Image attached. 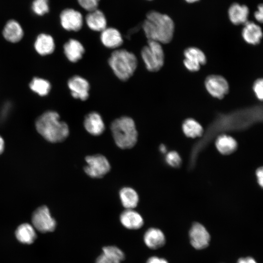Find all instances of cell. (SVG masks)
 <instances>
[{
	"instance_id": "cell-1",
	"label": "cell",
	"mask_w": 263,
	"mask_h": 263,
	"mask_svg": "<svg viewBox=\"0 0 263 263\" xmlns=\"http://www.w3.org/2000/svg\"><path fill=\"white\" fill-rule=\"evenodd\" d=\"M262 105H254L227 113H220L207 128L204 139L194 146L190 162L195 163L198 153L214 136L221 132L243 130L262 121Z\"/></svg>"
},
{
	"instance_id": "cell-2",
	"label": "cell",
	"mask_w": 263,
	"mask_h": 263,
	"mask_svg": "<svg viewBox=\"0 0 263 263\" xmlns=\"http://www.w3.org/2000/svg\"><path fill=\"white\" fill-rule=\"evenodd\" d=\"M174 23L168 15L155 11H150L146 15L142 27L148 40L162 44L169 43L174 32Z\"/></svg>"
},
{
	"instance_id": "cell-3",
	"label": "cell",
	"mask_w": 263,
	"mask_h": 263,
	"mask_svg": "<svg viewBox=\"0 0 263 263\" xmlns=\"http://www.w3.org/2000/svg\"><path fill=\"white\" fill-rule=\"evenodd\" d=\"M35 126L38 132L52 143L62 142L69 134L68 126L60 120L58 113L55 111L44 113L37 118Z\"/></svg>"
},
{
	"instance_id": "cell-4",
	"label": "cell",
	"mask_w": 263,
	"mask_h": 263,
	"mask_svg": "<svg viewBox=\"0 0 263 263\" xmlns=\"http://www.w3.org/2000/svg\"><path fill=\"white\" fill-rule=\"evenodd\" d=\"M111 130L116 145L122 149H130L137 142L138 132L133 120L129 116H122L114 120Z\"/></svg>"
},
{
	"instance_id": "cell-5",
	"label": "cell",
	"mask_w": 263,
	"mask_h": 263,
	"mask_svg": "<svg viewBox=\"0 0 263 263\" xmlns=\"http://www.w3.org/2000/svg\"><path fill=\"white\" fill-rule=\"evenodd\" d=\"M108 63L115 75L121 81H127L134 74L138 61L136 56L126 49H116L112 53Z\"/></svg>"
},
{
	"instance_id": "cell-6",
	"label": "cell",
	"mask_w": 263,
	"mask_h": 263,
	"mask_svg": "<svg viewBox=\"0 0 263 263\" xmlns=\"http://www.w3.org/2000/svg\"><path fill=\"white\" fill-rule=\"evenodd\" d=\"M141 56L146 69L150 72L160 70L164 64L165 55L161 44L153 40H148L141 51Z\"/></svg>"
},
{
	"instance_id": "cell-7",
	"label": "cell",
	"mask_w": 263,
	"mask_h": 263,
	"mask_svg": "<svg viewBox=\"0 0 263 263\" xmlns=\"http://www.w3.org/2000/svg\"><path fill=\"white\" fill-rule=\"evenodd\" d=\"M85 160L87 164L84 167V171L92 178L102 177L110 170L111 166L108 160L101 154L88 156Z\"/></svg>"
},
{
	"instance_id": "cell-8",
	"label": "cell",
	"mask_w": 263,
	"mask_h": 263,
	"mask_svg": "<svg viewBox=\"0 0 263 263\" xmlns=\"http://www.w3.org/2000/svg\"><path fill=\"white\" fill-rule=\"evenodd\" d=\"M32 222L34 228L43 233L53 231L56 225L49 209L45 206L38 208L33 212Z\"/></svg>"
},
{
	"instance_id": "cell-9",
	"label": "cell",
	"mask_w": 263,
	"mask_h": 263,
	"mask_svg": "<svg viewBox=\"0 0 263 263\" xmlns=\"http://www.w3.org/2000/svg\"><path fill=\"white\" fill-rule=\"evenodd\" d=\"M205 86L210 95L219 99H223L229 92V84L222 75H211L205 80Z\"/></svg>"
},
{
	"instance_id": "cell-10",
	"label": "cell",
	"mask_w": 263,
	"mask_h": 263,
	"mask_svg": "<svg viewBox=\"0 0 263 263\" xmlns=\"http://www.w3.org/2000/svg\"><path fill=\"white\" fill-rule=\"evenodd\" d=\"M62 27L67 31L76 32L80 30L83 24L81 13L72 8L63 10L60 15Z\"/></svg>"
},
{
	"instance_id": "cell-11",
	"label": "cell",
	"mask_w": 263,
	"mask_h": 263,
	"mask_svg": "<svg viewBox=\"0 0 263 263\" xmlns=\"http://www.w3.org/2000/svg\"><path fill=\"white\" fill-rule=\"evenodd\" d=\"M189 235L191 244L194 248L203 249L209 245L210 241V234L201 224L194 223L190 228Z\"/></svg>"
},
{
	"instance_id": "cell-12",
	"label": "cell",
	"mask_w": 263,
	"mask_h": 263,
	"mask_svg": "<svg viewBox=\"0 0 263 263\" xmlns=\"http://www.w3.org/2000/svg\"><path fill=\"white\" fill-rule=\"evenodd\" d=\"M67 84L71 94L74 98L82 101L88 99L90 86L86 79L79 75H75L68 80Z\"/></svg>"
},
{
	"instance_id": "cell-13",
	"label": "cell",
	"mask_w": 263,
	"mask_h": 263,
	"mask_svg": "<svg viewBox=\"0 0 263 263\" xmlns=\"http://www.w3.org/2000/svg\"><path fill=\"white\" fill-rule=\"evenodd\" d=\"M100 38L102 44L109 49H117L123 42L120 32L113 27H106L102 31Z\"/></svg>"
},
{
	"instance_id": "cell-14",
	"label": "cell",
	"mask_w": 263,
	"mask_h": 263,
	"mask_svg": "<svg viewBox=\"0 0 263 263\" xmlns=\"http://www.w3.org/2000/svg\"><path fill=\"white\" fill-rule=\"evenodd\" d=\"M242 31L244 41L248 44L257 45L260 44L263 37L262 28L253 21H247Z\"/></svg>"
},
{
	"instance_id": "cell-15",
	"label": "cell",
	"mask_w": 263,
	"mask_h": 263,
	"mask_svg": "<svg viewBox=\"0 0 263 263\" xmlns=\"http://www.w3.org/2000/svg\"><path fill=\"white\" fill-rule=\"evenodd\" d=\"M85 130L91 134L98 136L103 133L105 130V124L101 115L97 112L88 113L84 120Z\"/></svg>"
},
{
	"instance_id": "cell-16",
	"label": "cell",
	"mask_w": 263,
	"mask_h": 263,
	"mask_svg": "<svg viewBox=\"0 0 263 263\" xmlns=\"http://www.w3.org/2000/svg\"><path fill=\"white\" fill-rule=\"evenodd\" d=\"M119 219L124 227L131 230L138 229L144 225L142 216L133 209H126L123 211Z\"/></svg>"
},
{
	"instance_id": "cell-17",
	"label": "cell",
	"mask_w": 263,
	"mask_h": 263,
	"mask_svg": "<svg viewBox=\"0 0 263 263\" xmlns=\"http://www.w3.org/2000/svg\"><path fill=\"white\" fill-rule=\"evenodd\" d=\"M143 241L148 247L151 249H156L164 245L166 237L160 229L151 227L145 232Z\"/></svg>"
},
{
	"instance_id": "cell-18",
	"label": "cell",
	"mask_w": 263,
	"mask_h": 263,
	"mask_svg": "<svg viewBox=\"0 0 263 263\" xmlns=\"http://www.w3.org/2000/svg\"><path fill=\"white\" fill-rule=\"evenodd\" d=\"M249 14L247 6L238 3L231 4L228 10L229 19L235 25L245 23L248 21Z\"/></svg>"
},
{
	"instance_id": "cell-19",
	"label": "cell",
	"mask_w": 263,
	"mask_h": 263,
	"mask_svg": "<svg viewBox=\"0 0 263 263\" xmlns=\"http://www.w3.org/2000/svg\"><path fill=\"white\" fill-rule=\"evenodd\" d=\"M64 54L72 62H76L81 59L85 53V48L82 43L75 39H70L63 46Z\"/></svg>"
},
{
	"instance_id": "cell-20",
	"label": "cell",
	"mask_w": 263,
	"mask_h": 263,
	"mask_svg": "<svg viewBox=\"0 0 263 263\" xmlns=\"http://www.w3.org/2000/svg\"><path fill=\"white\" fill-rule=\"evenodd\" d=\"M85 22L90 29L97 32H101L107 25L104 14L98 9L89 12L85 17Z\"/></svg>"
},
{
	"instance_id": "cell-21",
	"label": "cell",
	"mask_w": 263,
	"mask_h": 263,
	"mask_svg": "<svg viewBox=\"0 0 263 263\" xmlns=\"http://www.w3.org/2000/svg\"><path fill=\"white\" fill-rule=\"evenodd\" d=\"M2 35L6 40L16 43L22 38L23 31L18 21L11 19L6 23L2 31Z\"/></svg>"
},
{
	"instance_id": "cell-22",
	"label": "cell",
	"mask_w": 263,
	"mask_h": 263,
	"mask_svg": "<svg viewBox=\"0 0 263 263\" xmlns=\"http://www.w3.org/2000/svg\"><path fill=\"white\" fill-rule=\"evenodd\" d=\"M34 47L39 55L45 56L54 52L55 44L52 36L46 34H41L37 38Z\"/></svg>"
},
{
	"instance_id": "cell-23",
	"label": "cell",
	"mask_w": 263,
	"mask_h": 263,
	"mask_svg": "<svg viewBox=\"0 0 263 263\" xmlns=\"http://www.w3.org/2000/svg\"><path fill=\"white\" fill-rule=\"evenodd\" d=\"M215 146L221 154L228 155L236 150L238 145L236 140L231 136L221 134L217 137Z\"/></svg>"
},
{
	"instance_id": "cell-24",
	"label": "cell",
	"mask_w": 263,
	"mask_h": 263,
	"mask_svg": "<svg viewBox=\"0 0 263 263\" xmlns=\"http://www.w3.org/2000/svg\"><path fill=\"white\" fill-rule=\"evenodd\" d=\"M15 235L18 240L24 244H32L37 238L34 226L28 223L19 225L16 230Z\"/></svg>"
},
{
	"instance_id": "cell-25",
	"label": "cell",
	"mask_w": 263,
	"mask_h": 263,
	"mask_svg": "<svg viewBox=\"0 0 263 263\" xmlns=\"http://www.w3.org/2000/svg\"><path fill=\"white\" fill-rule=\"evenodd\" d=\"M119 198L122 206L126 209H133L139 202L136 191L130 187H125L119 191Z\"/></svg>"
},
{
	"instance_id": "cell-26",
	"label": "cell",
	"mask_w": 263,
	"mask_h": 263,
	"mask_svg": "<svg viewBox=\"0 0 263 263\" xmlns=\"http://www.w3.org/2000/svg\"><path fill=\"white\" fill-rule=\"evenodd\" d=\"M182 128L185 135L188 137H200L204 132L202 125L193 118L185 119L182 123Z\"/></svg>"
},
{
	"instance_id": "cell-27",
	"label": "cell",
	"mask_w": 263,
	"mask_h": 263,
	"mask_svg": "<svg viewBox=\"0 0 263 263\" xmlns=\"http://www.w3.org/2000/svg\"><path fill=\"white\" fill-rule=\"evenodd\" d=\"M185 58L201 65L206 64L207 59L205 53L199 48L191 46L186 48L184 51Z\"/></svg>"
},
{
	"instance_id": "cell-28",
	"label": "cell",
	"mask_w": 263,
	"mask_h": 263,
	"mask_svg": "<svg viewBox=\"0 0 263 263\" xmlns=\"http://www.w3.org/2000/svg\"><path fill=\"white\" fill-rule=\"evenodd\" d=\"M29 87L32 91L40 96L47 95L51 88L48 80L39 77H34L30 83Z\"/></svg>"
},
{
	"instance_id": "cell-29",
	"label": "cell",
	"mask_w": 263,
	"mask_h": 263,
	"mask_svg": "<svg viewBox=\"0 0 263 263\" xmlns=\"http://www.w3.org/2000/svg\"><path fill=\"white\" fill-rule=\"evenodd\" d=\"M102 253L120 262L124 260L125 257L123 251L119 247L114 245H108L103 247Z\"/></svg>"
},
{
	"instance_id": "cell-30",
	"label": "cell",
	"mask_w": 263,
	"mask_h": 263,
	"mask_svg": "<svg viewBox=\"0 0 263 263\" xmlns=\"http://www.w3.org/2000/svg\"><path fill=\"white\" fill-rule=\"evenodd\" d=\"M32 9L38 15H44L49 11L48 0H34L32 3Z\"/></svg>"
},
{
	"instance_id": "cell-31",
	"label": "cell",
	"mask_w": 263,
	"mask_h": 263,
	"mask_svg": "<svg viewBox=\"0 0 263 263\" xmlns=\"http://www.w3.org/2000/svg\"><path fill=\"white\" fill-rule=\"evenodd\" d=\"M165 160L169 166L174 168L180 167L182 163L181 158L176 151L168 152L166 155Z\"/></svg>"
},
{
	"instance_id": "cell-32",
	"label": "cell",
	"mask_w": 263,
	"mask_h": 263,
	"mask_svg": "<svg viewBox=\"0 0 263 263\" xmlns=\"http://www.w3.org/2000/svg\"><path fill=\"white\" fill-rule=\"evenodd\" d=\"M79 5L85 10L91 12L97 9L100 0H77Z\"/></svg>"
},
{
	"instance_id": "cell-33",
	"label": "cell",
	"mask_w": 263,
	"mask_h": 263,
	"mask_svg": "<svg viewBox=\"0 0 263 263\" xmlns=\"http://www.w3.org/2000/svg\"><path fill=\"white\" fill-rule=\"evenodd\" d=\"M252 89L256 98L260 101L263 99V80L262 78L256 79L253 83Z\"/></svg>"
},
{
	"instance_id": "cell-34",
	"label": "cell",
	"mask_w": 263,
	"mask_h": 263,
	"mask_svg": "<svg viewBox=\"0 0 263 263\" xmlns=\"http://www.w3.org/2000/svg\"><path fill=\"white\" fill-rule=\"evenodd\" d=\"M183 64L185 68L191 72L198 71L201 68V65L195 62L188 60L186 58L183 60Z\"/></svg>"
},
{
	"instance_id": "cell-35",
	"label": "cell",
	"mask_w": 263,
	"mask_h": 263,
	"mask_svg": "<svg viewBox=\"0 0 263 263\" xmlns=\"http://www.w3.org/2000/svg\"><path fill=\"white\" fill-rule=\"evenodd\" d=\"M95 263H121V262L102 253L96 258Z\"/></svg>"
},
{
	"instance_id": "cell-36",
	"label": "cell",
	"mask_w": 263,
	"mask_h": 263,
	"mask_svg": "<svg viewBox=\"0 0 263 263\" xmlns=\"http://www.w3.org/2000/svg\"><path fill=\"white\" fill-rule=\"evenodd\" d=\"M254 16L257 21L260 23L263 22V6L262 4H260L258 5L257 10L254 13Z\"/></svg>"
},
{
	"instance_id": "cell-37",
	"label": "cell",
	"mask_w": 263,
	"mask_h": 263,
	"mask_svg": "<svg viewBox=\"0 0 263 263\" xmlns=\"http://www.w3.org/2000/svg\"><path fill=\"white\" fill-rule=\"evenodd\" d=\"M146 263H169L165 259L157 256L150 257L147 261Z\"/></svg>"
},
{
	"instance_id": "cell-38",
	"label": "cell",
	"mask_w": 263,
	"mask_h": 263,
	"mask_svg": "<svg viewBox=\"0 0 263 263\" xmlns=\"http://www.w3.org/2000/svg\"><path fill=\"white\" fill-rule=\"evenodd\" d=\"M256 175L259 185L263 187V169L262 167L258 168L256 171Z\"/></svg>"
},
{
	"instance_id": "cell-39",
	"label": "cell",
	"mask_w": 263,
	"mask_h": 263,
	"mask_svg": "<svg viewBox=\"0 0 263 263\" xmlns=\"http://www.w3.org/2000/svg\"><path fill=\"white\" fill-rule=\"evenodd\" d=\"M237 263H257L256 261L252 257H247L241 258L238 259Z\"/></svg>"
},
{
	"instance_id": "cell-40",
	"label": "cell",
	"mask_w": 263,
	"mask_h": 263,
	"mask_svg": "<svg viewBox=\"0 0 263 263\" xmlns=\"http://www.w3.org/2000/svg\"><path fill=\"white\" fill-rule=\"evenodd\" d=\"M4 149V141L1 136H0V154L2 153Z\"/></svg>"
},
{
	"instance_id": "cell-41",
	"label": "cell",
	"mask_w": 263,
	"mask_h": 263,
	"mask_svg": "<svg viewBox=\"0 0 263 263\" xmlns=\"http://www.w3.org/2000/svg\"><path fill=\"white\" fill-rule=\"evenodd\" d=\"M159 150L162 153H166L167 150L166 146L164 144H161L159 147Z\"/></svg>"
},
{
	"instance_id": "cell-42",
	"label": "cell",
	"mask_w": 263,
	"mask_h": 263,
	"mask_svg": "<svg viewBox=\"0 0 263 263\" xmlns=\"http://www.w3.org/2000/svg\"><path fill=\"white\" fill-rule=\"evenodd\" d=\"M186 2L188 3H194L199 1V0H185Z\"/></svg>"
},
{
	"instance_id": "cell-43",
	"label": "cell",
	"mask_w": 263,
	"mask_h": 263,
	"mask_svg": "<svg viewBox=\"0 0 263 263\" xmlns=\"http://www.w3.org/2000/svg\"></svg>"
}]
</instances>
